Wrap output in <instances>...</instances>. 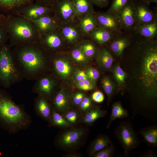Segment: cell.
<instances>
[{"mask_svg":"<svg viewBox=\"0 0 157 157\" xmlns=\"http://www.w3.org/2000/svg\"><path fill=\"white\" fill-rule=\"evenodd\" d=\"M144 38L136 42L125 71V82L136 103L133 113L149 118L157 114V44L156 40Z\"/></svg>","mask_w":157,"mask_h":157,"instance_id":"6da1fadb","label":"cell"},{"mask_svg":"<svg viewBox=\"0 0 157 157\" xmlns=\"http://www.w3.org/2000/svg\"><path fill=\"white\" fill-rule=\"evenodd\" d=\"M16 65L24 78L35 80L44 75L48 54L39 42L12 47Z\"/></svg>","mask_w":157,"mask_h":157,"instance_id":"7a4b0ae2","label":"cell"},{"mask_svg":"<svg viewBox=\"0 0 157 157\" xmlns=\"http://www.w3.org/2000/svg\"><path fill=\"white\" fill-rule=\"evenodd\" d=\"M32 122L30 115L10 96L0 88V127L10 134L27 129Z\"/></svg>","mask_w":157,"mask_h":157,"instance_id":"3957f363","label":"cell"},{"mask_svg":"<svg viewBox=\"0 0 157 157\" xmlns=\"http://www.w3.org/2000/svg\"><path fill=\"white\" fill-rule=\"evenodd\" d=\"M0 24L8 35L11 47L39 41L40 35L34 25L23 17L1 14Z\"/></svg>","mask_w":157,"mask_h":157,"instance_id":"277c9868","label":"cell"},{"mask_svg":"<svg viewBox=\"0 0 157 157\" xmlns=\"http://www.w3.org/2000/svg\"><path fill=\"white\" fill-rule=\"evenodd\" d=\"M24 78L18 68L12 47L5 43L0 47V84L6 89Z\"/></svg>","mask_w":157,"mask_h":157,"instance_id":"5b68a950","label":"cell"},{"mask_svg":"<svg viewBox=\"0 0 157 157\" xmlns=\"http://www.w3.org/2000/svg\"><path fill=\"white\" fill-rule=\"evenodd\" d=\"M87 128L82 126H71L65 129L55 140V144L60 149L73 152L81 147L88 134Z\"/></svg>","mask_w":157,"mask_h":157,"instance_id":"8992f818","label":"cell"},{"mask_svg":"<svg viewBox=\"0 0 157 157\" xmlns=\"http://www.w3.org/2000/svg\"><path fill=\"white\" fill-rule=\"evenodd\" d=\"M114 133L124 151L125 156H129L130 152L138 148L140 140L137 133L130 122H121L115 129Z\"/></svg>","mask_w":157,"mask_h":157,"instance_id":"52a82bcc","label":"cell"},{"mask_svg":"<svg viewBox=\"0 0 157 157\" xmlns=\"http://www.w3.org/2000/svg\"><path fill=\"white\" fill-rule=\"evenodd\" d=\"M53 7L33 2L16 9L10 13L22 16L28 20H35L45 16L53 15Z\"/></svg>","mask_w":157,"mask_h":157,"instance_id":"ba28073f","label":"cell"},{"mask_svg":"<svg viewBox=\"0 0 157 157\" xmlns=\"http://www.w3.org/2000/svg\"><path fill=\"white\" fill-rule=\"evenodd\" d=\"M115 14L119 20L123 31L128 33L135 30L136 13L133 0H129Z\"/></svg>","mask_w":157,"mask_h":157,"instance_id":"9c48e42d","label":"cell"},{"mask_svg":"<svg viewBox=\"0 0 157 157\" xmlns=\"http://www.w3.org/2000/svg\"><path fill=\"white\" fill-rule=\"evenodd\" d=\"M52 76L44 75L35 80L32 92L51 100L56 93V81Z\"/></svg>","mask_w":157,"mask_h":157,"instance_id":"30bf717a","label":"cell"},{"mask_svg":"<svg viewBox=\"0 0 157 157\" xmlns=\"http://www.w3.org/2000/svg\"><path fill=\"white\" fill-rule=\"evenodd\" d=\"M58 30L65 43L74 47L78 44L85 37L79 28L78 19L60 24Z\"/></svg>","mask_w":157,"mask_h":157,"instance_id":"8fae6325","label":"cell"},{"mask_svg":"<svg viewBox=\"0 0 157 157\" xmlns=\"http://www.w3.org/2000/svg\"><path fill=\"white\" fill-rule=\"evenodd\" d=\"M53 9V15L60 25L77 19L73 0H60Z\"/></svg>","mask_w":157,"mask_h":157,"instance_id":"7c38bea8","label":"cell"},{"mask_svg":"<svg viewBox=\"0 0 157 157\" xmlns=\"http://www.w3.org/2000/svg\"><path fill=\"white\" fill-rule=\"evenodd\" d=\"M97 26L103 28L117 35L123 33L119 20L113 13L97 12L94 13Z\"/></svg>","mask_w":157,"mask_h":157,"instance_id":"4fadbf2b","label":"cell"},{"mask_svg":"<svg viewBox=\"0 0 157 157\" xmlns=\"http://www.w3.org/2000/svg\"><path fill=\"white\" fill-rule=\"evenodd\" d=\"M39 42L46 51L53 54L65 43L58 29L40 35Z\"/></svg>","mask_w":157,"mask_h":157,"instance_id":"5bb4252c","label":"cell"},{"mask_svg":"<svg viewBox=\"0 0 157 157\" xmlns=\"http://www.w3.org/2000/svg\"><path fill=\"white\" fill-rule=\"evenodd\" d=\"M51 62L53 70L56 75L64 79L70 78L74 74V67L69 59L57 53L53 54Z\"/></svg>","mask_w":157,"mask_h":157,"instance_id":"9a60e30c","label":"cell"},{"mask_svg":"<svg viewBox=\"0 0 157 157\" xmlns=\"http://www.w3.org/2000/svg\"><path fill=\"white\" fill-rule=\"evenodd\" d=\"M133 0L136 13L135 27L157 22L156 16L150 8L149 5L144 0Z\"/></svg>","mask_w":157,"mask_h":157,"instance_id":"2e32d148","label":"cell"},{"mask_svg":"<svg viewBox=\"0 0 157 157\" xmlns=\"http://www.w3.org/2000/svg\"><path fill=\"white\" fill-rule=\"evenodd\" d=\"M70 90L62 88L57 92L50 102L52 109L62 115L72 108Z\"/></svg>","mask_w":157,"mask_h":157,"instance_id":"e0dca14e","label":"cell"},{"mask_svg":"<svg viewBox=\"0 0 157 157\" xmlns=\"http://www.w3.org/2000/svg\"><path fill=\"white\" fill-rule=\"evenodd\" d=\"M29 20L34 24L39 35L56 30L60 25L53 15L45 16L35 20Z\"/></svg>","mask_w":157,"mask_h":157,"instance_id":"ac0fdd59","label":"cell"},{"mask_svg":"<svg viewBox=\"0 0 157 157\" xmlns=\"http://www.w3.org/2000/svg\"><path fill=\"white\" fill-rule=\"evenodd\" d=\"M34 107L37 115L48 122L52 111V108L49 100L38 95L34 100Z\"/></svg>","mask_w":157,"mask_h":157,"instance_id":"d6986e66","label":"cell"},{"mask_svg":"<svg viewBox=\"0 0 157 157\" xmlns=\"http://www.w3.org/2000/svg\"><path fill=\"white\" fill-rule=\"evenodd\" d=\"M115 36L113 33L97 26L88 35L91 39L101 45L108 42Z\"/></svg>","mask_w":157,"mask_h":157,"instance_id":"ffe728a7","label":"cell"},{"mask_svg":"<svg viewBox=\"0 0 157 157\" xmlns=\"http://www.w3.org/2000/svg\"><path fill=\"white\" fill-rule=\"evenodd\" d=\"M107 112L101 109L97 106L94 107L83 114L81 123L88 126L92 125L98 119L107 115Z\"/></svg>","mask_w":157,"mask_h":157,"instance_id":"44dd1931","label":"cell"},{"mask_svg":"<svg viewBox=\"0 0 157 157\" xmlns=\"http://www.w3.org/2000/svg\"><path fill=\"white\" fill-rule=\"evenodd\" d=\"M78 22L80 29L85 37H88L90 33L97 26L94 13L86 15L78 19Z\"/></svg>","mask_w":157,"mask_h":157,"instance_id":"7402d4cb","label":"cell"},{"mask_svg":"<svg viewBox=\"0 0 157 157\" xmlns=\"http://www.w3.org/2000/svg\"><path fill=\"white\" fill-rule=\"evenodd\" d=\"M76 15L78 19L86 15L95 13L90 0H73Z\"/></svg>","mask_w":157,"mask_h":157,"instance_id":"603a6c76","label":"cell"},{"mask_svg":"<svg viewBox=\"0 0 157 157\" xmlns=\"http://www.w3.org/2000/svg\"><path fill=\"white\" fill-rule=\"evenodd\" d=\"M111 43L110 47L112 52L117 56L122 54L125 49L130 43V39L129 36L122 34L116 35Z\"/></svg>","mask_w":157,"mask_h":157,"instance_id":"cb8c5ba5","label":"cell"},{"mask_svg":"<svg viewBox=\"0 0 157 157\" xmlns=\"http://www.w3.org/2000/svg\"><path fill=\"white\" fill-rule=\"evenodd\" d=\"M112 142L110 138L105 134H100L90 144L88 153L91 156L95 153L108 146Z\"/></svg>","mask_w":157,"mask_h":157,"instance_id":"d4e9b609","label":"cell"},{"mask_svg":"<svg viewBox=\"0 0 157 157\" xmlns=\"http://www.w3.org/2000/svg\"><path fill=\"white\" fill-rule=\"evenodd\" d=\"M96 55L97 61L99 67L104 70L110 69L114 61L110 53L106 49L101 48L98 50Z\"/></svg>","mask_w":157,"mask_h":157,"instance_id":"484cf974","label":"cell"},{"mask_svg":"<svg viewBox=\"0 0 157 157\" xmlns=\"http://www.w3.org/2000/svg\"><path fill=\"white\" fill-rule=\"evenodd\" d=\"M136 33L147 39H154L157 34V22L137 26L135 30Z\"/></svg>","mask_w":157,"mask_h":157,"instance_id":"4316f807","label":"cell"},{"mask_svg":"<svg viewBox=\"0 0 157 157\" xmlns=\"http://www.w3.org/2000/svg\"><path fill=\"white\" fill-rule=\"evenodd\" d=\"M35 0H0V9L11 13L33 2Z\"/></svg>","mask_w":157,"mask_h":157,"instance_id":"83f0119b","label":"cell"},{"mask_svg":"<svg viewBox=\"0 0 157 157\" xmlns=\"http://www.w3.org/2000/svg\"><path fill=\"white\" fill-rule=\"evenodd\" d=\"M129 114L128 111L124 108L119 102L114 103L112 106L111 111L109 119L106 128L110 127L112 122L117 118L122 119L128 117Z\"/></svg>","mask_w":157,"mask_h":157,"instance_id":"f1b7e54d","label":"cell"},{"mask_svg":"<svg viewBox=\"0 0 157 157\" xmlns=\"http://www.w3.org/2000/svg\"><path fill=\"white\" fill-rule=\"evenodd\" d=\"M82 115L78 108L72 107L62 115L72 126H75L81 123Z\"/></svg>","mask_w":157,"mask_h":157,"instance_id":"f546056e","label":"cell"},{"mask_svg":"<svg viewBox=\"0 0 157 157\" xmlns=\"http://www.w3.org/2000/svg\"><path fill=\"white\" fill-rule=\"evenodd\" d=\"M49 126L59 128L66 129L72 126L65 120L63 116L52 109Z\"/></svg>","mask_w":157,"mask_h":157,"instance_id":"4dcf8cb0","label":"cell"},{"mask_svg":"<svg viewBox=\"0 0 157 157\" xmlns=\"http://www.w3.org/2000/svg\"><path fill=\"white\" fill-rule=\"evenodd\" d=\"M70 55L74 61L82 66L88 64L90 59L85 54L78 44L73 47L70 52Z\"/></svg>","mask_w":157,"mask_h":157,"instance_id":"1f68e13d","label":"cell"},{"mask_svg":"<svg viewBox=\"0 0 157 157\" xmlns=\"http://www.w3.org/2000/svg\"><path fill=\"white\" fill-rule=\"evenodd\" d=\"M85 54L90 59L97 54L98 50L94 43L90 40H83L79 44Z\"/></svg>","mask_w":157,"mask_h":157,"instance_id":"d6a6232c","label":"cell"},{"mask_svg":"<svg viewBox=\"0 0 157 157\" xmlns=\"http://www.w3.org/2000/svg\"><path fill=\"white\" fill-rule=\"evenodd\" d=\"M101 83L103 89L107 96L108 103H109L115 92L113 83L109 77L106 76H104L102 78Z\"/></svg>","mask_w":157,"mask_h":157,"instance_id":"836d02e7","label":"cell"},{"mask_svg":"<svg viewBox=\"0 0 157 157\" xmlns=\"http://www.w3.org/2000/svg\"><path fill=\"white\" fill-rule=\"evenodd\" d=\"M138 133L143 137L144 141L147 143L148 146L153 147H157V138L153 135L147 129L146 127L140 129Z\"/></svg>","mask_w":157,"mask_h":157,"instance_id":"e575fe53","label":"cell"},{"mask_svg":"<svg viewBox=\"0 0 157 157\" xmlns=\"http://www.w3.org/2000/svg\"><path fill=\"white\" fill-rule=\"evenodd\" d=\"M113 75L116 82L119 85L121 86L124 84L126 74L120 67L119 64L114 67L113 70Z\"/></svg>","mask_w":157,"mask_h":157,"instance_id":"d590c367","label":"cell"},{"mask_svg":"<svg viewBox=\"0 0 157 157\" xmlns=\"http://www.w3.org/2000/svg\"><path fill=\"white\" fill-rule=\"evenodd\" d=\"M115 147L112 142L108 146L94 153L91 156L92 157H112L114 155Z\"/></svg>","mask_w":157,"mask_h":157,"instance_id":"8d00e7d4","label":"cell"},{"mask_svg":"<svg viewBox=\"0 0 157 157\" xmlns=\"http://www.w3.org/2000/svg\"><path fill=\"white\" fill-rule=\"evenodd\" d=\"M96 106L92 102L91 99L86 96L80 104L78 109L82 114L90 109Z\"/></svg>","mask_w":157,"mask_h":157,"instance_id":"74e56055","label":"cell"},{"mask_svg":"<svg viewBox=\"0 0 157 157\" xmlns=\"http://www.w3.org/2000/svg\"><path fill=\"white\" fill-rule=\"evenodd\" d=\"M85 72L88 79L95 86L99 76L98 70L94 67H90L87 68Z\"/></svg>","mask_w":157,"mask_h":157,"instance_id":"f35d334b","label":"cell"},{"mask_svg":"<svg viewBox=\"0 0 157 157\" xmlns=\"http://www.w3.org/2000/svg\"><path fill=\"white\" fill-rule=\"evenodd\" d=\"M86 96L85 93L81 91H77L71 94L70 101L71 104L78 108L81 102Z\"/></svg>","mask_w":157,"mask_h":157,"instance_id":"ab89813d","label":"cell"},{"mask_svg":"<svg viewBox=\"0 0 157 157\" xmlns=\"http://www.w3.org/2000/svg\"><path fill=\"white\" fill-rule=\"evenodd\" d=\"M75 84L77 88L85 91L91 90L95 88V86L88 79L75 81Z\"/></svg>","mask_w":157,"mask_h":157,"instance_id":"60d3db41","label":"cell"},{"mask_svg":"<svg viewBox=\"0 0 157 157\" xmlns=\"http://www.w3.org/2000/svg\"><path fill=\"white\" fill-rule=\"evenodd\" d=\"M129 0H113L111 6L107 11L115 13L123 7Z\"/></svg>","mask_w":157,"mask_h":157,"instance_id":"b9f144b4","label":"cell"},{"mask_svg":"<svg viewBox=\"0 0 157 157\" xmlns=\"http://www.w3.org/2000/svg\"><path fill=\"white\" fill-rule=\"evenodd\" d=\"M91 99L94 102L99 103L104 101V97L102 92L100 91H96L92 94Z\"/></svg>","mask_w":157,"mask_h":157,"instance_id":"7bdbcfd3","label":"cell"},{"mask_svg":"<svg viewBox=\"0 0 157 157\" xmlns=\"http://www.w3.org/2000/svg\"><path fill=\"white\" fill-rule=\"evenodd\" d=\"M74 74V78L75 81L88 79L85 71L78 70Z\"/></svg>","mask_w":157,"mask_h":157,"instance_id":"ee69618b","label":"cell"},{"mask_svg":"<svg viewBox=\"0 0 157 157\" xmlns=\"http://www.w3.org/2000/svg\"><path fill=\"white\" fill-rule=\"evenodd\" d=\"M60 0H35V2L47 6L53 7Z\"/></svg>","mask_w":157,"mask_h":157,"instance_id":"f6af8a7d","label":"cell"},{"mask_svg":"<svg viewBox=\"0 0 157 157\" xmlns=\"http://www.w3.org/2000/svg\"><path fill=\"white\" fill-rule=\"evenodd\" d=\"M8 40V37L7 33L0 24V47L6 43Z\"/></svg>","mask_w":157,"mask_h":157,"instance_id":"bcb514c9","label":"cell"},{"mask_svg":"<svg viewBox=\"0 0 157 157\" xmlns=\"http://www.w3.org/2000/svg\"><path fill=\"white\" fill-rule=\"evenodd\" d=\"M93 5L97 6L103 8L106 7L108 6L109 1V0H90Z\"/></svg>","mask_w":157,"mask_h":157,"instance_id":"7dc6e473","label":"cell"},{"mask_svg":"<svg viewBox=\"0 0 157 157\" xmlns=\"http://www.w3.org/2000/svg\"><path fill=\"white\" fill-rule=\"evenodd\" d=\"M148 131L156 138H157V126L155 124L146 127Z\"/></svg>","mask_w":157,"mask_h":157,"instance_id":"c3c4849f","label":"cell"},{"mask_svg":"<svg viewBox=\"0 0 157 157\" xmlns=\"http://www.w3.org/2000/svg\"><path fill=\"white\" fill-rule=\"evenodd\" d=\"M83 156L81 154L74 151L68 152V153L64 154L63 157H81Z\"/></svg>","mask_w":157,"mask_h":157,"instance_id":"681fc988","label":"cell"},{"mask_svg":"<svg viewBox=\"0 0 157 157\" xmlns=\"http://www.w3.org/2000/svg\"><path fill=\"white\" fill-rule=\"evenodd\" d=\"M141 157H156L157 156L152 150H149L142 155Z\"/></svg>","mask_w":157,"mask_h":157,"instance_id":"f907efd6","label":"cell"},{"mask_svg":"<svg viewBox=\"0 0 157 157\" xmlns=\"http://www.w3.org/2000/svg\"><path fill=\"white\" fill-rule=\"evenodd\" d=\"M145 1L149 5L152 3H157V0H147Z\"/></svg>","mask_w":157,"mask_h":157,"instance_id":"816d5d0a","label":"cell"},{"mask_svg":"<svg viewBox=\"0 0 157 157\" xmlns=\"http://www.w3.org/2000/svg\"><path fill=\"white\" fill-rule=\"evenodd\" d=\"M144 0V1H147V0Z\"/></svg>","mask_w":157,"mask_h":157,"instance_id":"f5cc1de1","label":"cell"}]
</instances>
